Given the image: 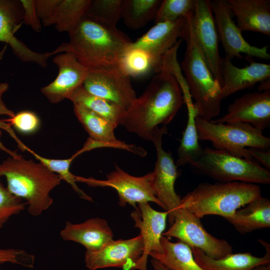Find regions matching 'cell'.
I'll list each match as a JSON object with an SVG mask.
<instances>
[{
    "instance_id": "cell-1",
    "label": "cell",
    "mask_w": 270,
    "mask_h": 270,
    "mask_svg": "<svg viewBox=\"0 0 270 270\" xmlns=\"http://www.w3.org/2000/svg\"><path fill=\"white\" fill-rule=\"evenodd\" d=\"M184 102L178 78L162 69L126 111L120 124L129 132L152 142L158 125L170 123Z\"/></svg>"
},
{
    "instance_id": "cell-2",
    "label": "cell",
    "mask_w": 270,
    "mask_h": 270,
    "mask_svg": "<svg viewBox=\"0 0 270 270\" xmlns=\"http://www.w3.org/2000/svg\"><path fill=\"white\" fill-rule=\"evenodd\" d=\"M68 35L66 52H72L88 71L118 66L132 42L116 28L86 16Z\"/></svg>"
},
{
    "instance_id": "cell-3",
    "label": "cell",
    "mask_w": 270,
    "mask_h": 270,
    "mask_svg": "<svg viewBox=\"0 0 270 270\" xmlns=\"http://www.w3.org/2000/svg\"><path fill=\"white\" fill-rule=\"evenodd\" d=\"M0 176L6 178L10 193L26 201L28 212L34 216L52 206L54 200L50 192L62 180L40 162L26 159L22 155L10 156L0 163Z\"/></svg>"
},
{
    "instance_id": "cell-4",
    "label": "cell",
    "mask_w": 270,
    "mask_h": 270,
    "mask_svg": "<svg viewBox=\"0 0 270 270\" xmlns=\"http://www.w3.org/2000/svg\"><path fill=\"white\" fill-rule=\"evenodd\" d=\"M193 12L186 16V22L182 38L186 50L181 67L190 96L195 101L196 116L210 122L220 110L222 87L208 69L198 46L192 24Z\"/></svg>"
},
{
    "instance_id": "cell-5",
    "label": "cell",
    "mask_w": 270,
    "mask_h": 270,
    "mask_svg": "<svg viewBox=\"0 0 270 270\" xmlns=\"http://www.w3.org/2000/svg\"><path fill=\"white\" fill-rule=\"evenodd\" d=\"M261 188L257 184L232 182H202L182 198L184 208L201 218L207 215L230 216L242 207L260 197Z\"/></svg>"
},
{
    "instance_id": "cell-6",
    "label": "cell",
    "mask_w": 270,
    "mask_h": 270,
    "mask_svg": "<svg viewBox=\"0 0 270 270\" xmlns=\"http://www.w3.org/2000/svg\"><path fill=\"white\" fill-rule=\"evenodd\" d=\"M196 125L198 140L210 141L214 149L239 158L253 160L246 147L263 150L270 147V138L248 123H214L196 116Z\"/></svg>"
},
{
    "instance_id": "cell-7",
    "label": "cell",
    "mask_w": 270,
    "mask_h": 270,
    "mask_svg": "<svg viewBox=\"0 0 270 270\" xmlns=\"http://www.w3.org/2000/svg\"><path fill=\"white\" fill-rule=\"evenodd\" d=\"M196 172L218 182L270 183V172L258 163L224 151L205 148L200 156L189 164Z\"/></svg>"
},
{
    "instance_id": "cell-8",
    "label": "cell",
    "mask_w": 270,
    "mask_h": 270,
    "mask_svg": "<svg viewBox=\"0 0 270 270\" xmlns=\"http://www.w3.org/2000/svg\"><path fill=\"white\" fill-rule=\"evenodd\" d=\"M200 220L186 209L180 208L174 214L172 224L162 236L170 240L176 238L214 259L232 254V247L229 242L209 234Z\"/></svg>"
},
{
    "instance_id": "cell-9",
    "label": "cell",
    "mask_w": 270,
    "mask_h": 270,
    "mask_svg": "<svg viewBox=\"0 0 270 270\" xmlns=\"http://www.w3.org/2000/svg\"><path fill=\"white\" fill-rule=\"evenodd\" d=\"M151 177V172L142 176H132L116 164L114 170L106 175V180L75 176L76 182L84 183L90 186L114 189L118 194V204L122 207L128 204L135 208L138 204L153 202L165 210L152 188Z\"/></svg>"
},
{
    "instance_id": "cell-10",
    "label": "cell",
    "mask_w": 270,
    "mask_h": 270,
    "mask_svg": "<svg viewBox=\"0 0 270 270\" xmlns=\"http://www.w3.org/2000/svg\"><path fill=\"white\" fill-rule=\"evenodd\" d=\"M167 132L166 126L158 128L152 142L156 151L157 159L154 171L151 172L150 183L157 198L168 212V218L170 226L176 211L180 208L182 198L176 192L174 184L178 176L177 166L172 154L162 148V136Z\"/></svg>"
},
{
    "instance_id": "cell-11",
    "label": "cell",
    "mask_w": 270,
    "mask_h": 270,
    "mask_svg": "<svg viewBox=\"0 0 270 270\" xmlns=\"http://www.w3.org/2000/svg\"><path fill=\"white\" fill-rule=\"evenodd\" d=\"M211 8L218 34L226 56L230 60L247 56L268 60L270 58L269 46L258 47L250 45L242 36L241 30L233 20V14L227 0H210Z\"/></svg>"
},
{
    "instance_id": "cell-12",
    "label": "cell",
    "mask_w": 270,
    "mask_h": 270,
    "mask_svg": "<svg viewBox=\"0 0 270 270\" xmlns=\"http://www.w3.org/2000/svg\"><path fill=\"white\" fill-rule=\"evenodd\" d=\"M23 14L20 0H0V42L10 45L14 54L22 62L46 68L48 58L63 52V48L60 46L50 52H38L18 40L14 34L23 24Z\"/></svg>"
},
{
    "instance_id": "cell-13",
    "label": "cell",
    "mask_w": 270,
    "mask_h": 270,
    "mask_svg": "<svg viewBox=\"0 0 270 270\" xmlns=\"http://www.w3.org/2000/svg\"><path fill=\"white\" fill-rule=\"evenodd\" d=\"M193 30L202 55L213 76L222 86V58L218 36L210 0H196L192 16Z\"/></svg>"
},
{
    "instance_id": "cell-14",
    "label": "cell",
    "mask_w": 270,
    "mask_h": 270,
    "mask_svg": "<svg viewBox=\"0 0 270 270\" xmlns=\"http://www.w3.org/2000/svg\"><path fill=\"white\" fill-rule=\"evenodd\" d=\"M82 86L91 94L126 110L137 98L130 77L120 67L89 71Z\"/></svg>"
},
{
    "instance_id": "cell-15",
    "label": "cell",
    "mask_w": 270,
    "mask_h": 270,
    "mask_svg": "<svg viewBox=\"0 0 270 270\" xmlns=\"http://www.w3.org/2000/svg\"><path fill=\"white\" fill-rule=\"evenodd\" d=\"M144 252L140 234L126 240H112L97 251L86 250V266L90 270L115 267L122 270H134Z\"/></svg>"
},
{
    "instance_id": "cell-16",
    "label": "cell",
    "mask_w": 270,
    "mask_h": 270,
    "mask_svg": "<svg viewBox=\"0 0 270 270\" xmlns=\"http://www.w3.org/2000/svg\"><path fill=\"white\" fill-rule=\"evenodd\" d=\"M211 122H246L263 132L270 126V90L247 93L236 98L222 117Z\"/></svg>"
},
{
    "instance_id": "cell-17",
    "label": "cell",
    "mask_w": 270,
    "mask_h": 270,
    "mask_svg": "<svg viewBox=\"0 0 270 270\" xmlns=\"http://www.w3.org/2000/svg\"><path fill=\"white\" fill-rule=\"evenodd\" d=\"M52 62L58 68V74L52 82L42 87L40 92L50 103L58 104L82 86L89 71L68 52L58 54L53 58Z\"/></svg>"
},
{
    "instance_id": "cell-18",
    "label": "cell",
    "mask_w": 270,
    "mask_h": 270,
    "mask_svg": "<svg viewBox=\"0 0 270 270\" xmlns=\"http://www.w3.org/2000/svg\"><path fill=\"white\" fill-rule=\"evenodd\" d=\"M168 216L167 211L156 210L148 202L138 204L131 213L134 226L140 230L144 244V252L136 270H148L146 264L150 254L162 252L160 239L166 228Z\"/></svg>"
},
{
    "instance_id": "cell-19",
    "label": "cell",
    "mask_w": 270,
    "mask_h": 270,
    "mask_svg": "<svg viewBox=\"0 0 270 270\" xmlns=\"http://www.w3.org/2000/svg\"><path fill=\"white\" fill-rule=\"evenodd\" d=\"M73 105L78 120L90 138L95 140L96 148L106 147L121 149L142 157L147 154L146 151L142 148L118 140L114 132L116 127L111 122L82 106L74 104Z\"/></svg>"
},
{
    "instance_id": "cell-20",
    "label": "cell",
    "mask_w": 270,
    "mask_h": 270,
    "mask_svg": "<svg viewBox=\"0 0 270 270\" xmlns=\"http://www.w3.org/2000/svg\"><path fill=\"white\" fill-rule=\"evenodd\" d=\"M186 22L185 16L175 21L156 24L130 47L148 53L158 64L160 72L162 57L176 44L178 38L182 39Z\"/></svg>"
},
{
    "instance_id": "cell-21",
    "label": "cell",
    "mask_w": 270,
    "mask_h": 270,
    "mask_svg": "<svg viewBox=\"0 0 270 270\" xmlns=\"http://www.w3.org/2000/svg\"><path fill=\"white\" fill-rule=\"evenodd\" d=\"M246 58L250 64L242 68L234 66L232 60L226 56L222 58V99L270 78V64L256 62L252 58L247 56Z\"/></svg>"
},
{
    "instance_id": "cell-22",
    "label": "cell",
    "mask_w": 270,
    "mask_h": 270,
    "mask_svg": "<svg viewBox=\"0 0 270 270\" xmlns=\"http://www.w3.org/2000/svg\"><path fill=\"white\" fill-rule=\"evenodd\" d=\"M60 236L64 240L78 242L92 252L100 250L114 240L112 230L107 220L100 218L80 224L66 222Z\"/></svg>"
},
{
    "instance_id": "cell-23",
    "label": "cell",
    "mask_w": 270,
    "mask_h": 270,
    "mask_svg": "<svg viewBox=\"0 0 270 270\" xmlns=\"http://www.w3.org/2000/svg\"><path fill=\"white\" fill-rule=\"evenodd\" d=\"M227 0L241 32H259L270 37V0Z\"/></svg>"
},
{
    "instance_id": "cell-24",
    "label": "cell",
    "mask_w": 270,
    "mask_h": 270,
    "mask_svg": "<svg viewBox=\"0 0 270 270\" xmlns=\"http://www.w3.org/2000/svg\"><path fill=\"white\" fill-rule=\"evenodd\" d=\"M266 249L262 257H258L250 252L230 254L218 259L206 255L198 248L190 246L196 262L204 270H251L254 268L270 263V244L259 240Z\"/></svg>"
},
{
    "instance_id": "cell-25",
    "label": "cell",
    "mask_w": 270,
    "mask_h": 270,
    "mask_svg": "<svg viewBox=\"0 0 270 270\" xmlns=\"http://www.w3.org/2000/svg\"><path fill=\"white\" fill-rule=\"evenodd\" d=\"M240 234L270 228V200L258 197L224 218Z\"/></svg>"
},
{
    "instance_id": "cell-26",
    "label": "cell",
    "mask_w": 270,
    "mask_h": 270,
    "mask_svg": "<svg viewBox=\"0 0 270 270\" xmlns=\"http://www.w3.org/2000/svg\"><path fill=\"white\" fill-rule=\"evenodd\" d=\"M161 253L151 252L150 256L170 270H204L196 261L190 247L178 240L172 242L162 236Z\"/></svg>"
},
{
    "instance_id": "cell-27",
    "label": "cell",
    "mask_w": 270,
    "mask_h": 270,
    "mask_svg": "<svg viewBox=\"0 0 270 270\" xmlns=\"http://www.w3.org/2000/svg\"><path fill=\"white\" fill-rule=\"evenodd\" d=\"M0 128L6 130L16 141L18 147L22 151H26L34 156L39 162L43 164L52 172L60 176L62 180L69 184L73 190L82 199L92 202V197L80 189L76 184V175L70 171V166L76 158L74 154L68 158L63 160L50 159L42 156L24 144L16 136L11 126L3 120H0Z\"/></svg>"
},
{
    "instance_id": "cell-28",
    "label": "cell",
    "mask_w": 270,
    "mask_h": 270,
    "mask_svg": "<svg viewBox=\"0 0 270 270\" xmlns=\"http://www.w3.org/2000/svg\"><path fill=\"white\" fill-rule=\"evenodd\" d=\"M92 0H60L51 16L42 22L44 26H55L68 34L74 30L86 15Z\"/></svg>"
},
{
    "instance_id": "cell-29",
    "label": "cell",
    "mask_w": 270,
    "mask_h": 270,
    "mask_svg": "<svg viewBox=\"0 0 270 270\" xmlns=\"http://www.w3.org/2000/svg\"><path fill=\"white\" fill-rule=\"evenodd\" d=\"M184 102L188 109V120L177 150L178 158L176 163L177 167L189 164L196 160L203 150L198 142L196 125L197 116L191 96L184 98Z\"/></svg>"
},
{
    "instance_id": "cell-30",
    "label": "cell",
    "mask_w": 270,
    "mask_h": 270,
    "mask_svg": "<svg viewBox=\"0 0 270 270\" xmlns=\"http://www.w3.org/2000/svg\"><path fill=\"white\" fill-rule=\"evenodd\" d=\"M66 99L110 120L116 127L121 124L126 111L112 102L91 94L82 86L74 90Z\"/></svg>"
},
{
    "instance_id": "cell-31",
    "label": "cell",
    "mask_w": 270,
    "mask_h": 270,
    "mask_svg": "<svg viewBox=\"0 0 270 270\" xmlns=\"http://www.w3.org/2000/svg\"><path fill=\"white\" fill-rule=\"evenodd\" d=\"M162 0H122L121 18L128 28L137 30L154 20Z\"/></svg>"
},
{
    "instance_id": "cell-32",
    "label": "cell",
    "mask_w": 270,
    "mask_h": 270,
    "mask_svg": "<svg viewBox=\"0 0 270 270\" xmlns=\"http://www.w3.org/2000/svg\"><path fill=\"white\" fill-rule=\"evenodd\" d=\"M119 66L130 77L144 76L152 70L156 73L159 72L158 64L148 53L130 46L122 58Z\"/></svg>"
},
{
    "instance_id": "cell-33",
    "label": "cell",
    "mask_w": 270,
    "mask_h": 270,
    "mask_svg": "<svg viewBox=\"0 0 270 270\" xmlns=\"http://www.w3.org/2000/svg\"><path fill=\"white\" fill-rule=\"evenodd\" d=\"M122 0H92L86 16L116 28L121 18Z\"/></svg>"
},
{
    "instance_id": "cell-34",
    "label": "cell",
    "mask_w": 270,
    "mask_h": 270,
    "mask_svg": "<svg viewBox=\"0 0 270 270\" xmlns=\"http://www.w3.org/2000/svg\"><path fill=\"white\" fill-rule=\"evenodd\" d=\"M196 0H164L156 14V24L175 21L185 16L190 12H194Z\"/></svg>"
},
{
    "instance_id": "cell-35",
    "label": "cell",
    "mask_w": 270,
    "mask_h": 270,
    "mask_svg": "<svg viewBox=\"0 0 270 270\" xmlns=\"http://www.w3.org/2000/svg\"><path fill=\"white\" fill-rule=\"evenodd\" d=\"M26 202L10 193L0 180V228L14 215L25 208Z\"/></svg>"
},
{
    "instance_id": "cell-36",
    "label": "cell",
    "mask_w": 270,
    "mask_h": 270,
    "mask_svg": "<svg viewBox=\"0 0 270 270\" xmlns=\"http://www.w3.org/2000/svg\"><path fill=\"white\" fill-rule=\"evenodd\" d=\"M8 122L19 132L24 134H31L38 130L40 126L38 116L30 110H22L15 114L14 116L4 120Z\"/></svg>"
},
{
    "instance_id": "cell-37",
    "label": "cell",
    "mask_w": 270,
    "mask_h": 270,
    "mask_svg": "<svg viewBox=\"0 0 270 270\" xmlns=\"http://www.w3.org/2000/svg\"><path fill=\"white\" fill-rule=\"evenodd\" d=\"M34 262V256L24 250L0 248V264L10 262L33 268Z\"/></svg>"
},
{
    "instance_id": "cell-38",
    "label": "cell",
    "mask_w": 270,
    "mask_h": 270,
    "mask_svg": "<svg viewBox=\"0 0 270 270\" xmlns=\"http://www.w3.org/2000/svg\"><path fill=\"white\" fill-rule=\"evenodd\" d=\"M20 1L23 8V24L30 26L34 30L40 32L42 24L36 11L35 0Z\"/></svg>"
},
{
    "instance_id": "cell-39",
    "label": "cell",
    "mask_w": 270,
    "mask_h": 270,
    "mask_svg": "<svg viewBox=\"0 0 270 270\" xmlns=\"http://www.w3.org/2000/svg\"><path fill=\"white\" fill-rule=\"evenodd\" d=\"M9 88V85L6 82L0 83V115H5L10 117L13 118L15 114L10 109H9L4 102L2 97L4 94L6 92ZM2 132L0 130V150L8 154L12 158H18L21 155L18 154L16 151L12 150L7 148L0 140Z\"/></svg>"
},
{
    "instance_id": "cell-40",
    "label": "cell",
    "mask_w": 270,
    "mask_h": 270,
    "mask_svg": "<svg viewBox=\"0 0 270 270\" xmlns=\"http://www.w3.org/2000/svg\"><path fill=\"white\" fill-rule=\"evenodd\" d=\"M60 0H35L36 9L42 22L52 14Z\"/></svg>"
},
{
    "instance_id": "cell-41",
    "label": "cell",
    "mask_w": 270,
    "mask_h": 270,
    "mask_svg": "<svg viewBox=\"0 0 270 270\" xmlns=\"http://www.w3.org/2000/svg\"><path fill=\"white\" fill-rule=\"evenodd\" d=\"M248 150L252 160L270 170V150H263L256 148H249Z\"/></svg>"
},
{
    "instance_id": "cell-42",
    "label": "cell",
    "mask_w": 270,
    "mask_h": 270,
    "mask_svg": "<svg viewBox=\"0 0 270 270\" xmlns=\"http://www.w3.org/2000/svg\"><path fill=\"white\" fill-rule=\"evenodd\" d=\"M150 262L154 270H170L164 266L159 261L154 258H152Z\"/></svg>"
},
{
    "instance_id": "cell-43",
    "label": "cell",
    "mask_w": 270,
    "mask_h": 270,
    "mask_svg": "<svg viewBox=\"0 0 270 270\" xmlns=\"http://www.w3.org/2000/svg\"><path fill=\"white\" fill-rule=\"evenodd\" d=\"M258 88L260 92L270 90V78L260 82Z\"/></svg>"
},
{
    "instance_id": "cell-44",
    "label": "cell",
    "mask_w": 270,
    "mask_h": 270,
    "mask_svg": "<svg viewBox=\"0 0 270 270\" xmlns=\"http://www.w3.org/2000/svg\"><path fill=\"white\" fill-rule=\"evenodd\" d=\"M251 270H270V263L256 266Z\"/></svg>"
},
{
    "instance_id": "cell-45",
    "label": "cell",
    "mask_w": 270,
    "mask_h": 270,
    "mask_svg": "<svg viewBox=\"0 0 270 270\" xmlns=\"http://www.w3.org/2000/svg\"><path fill=\"white\" fill-rule=\"evenodd\" d=\"M6 45L7 44L4 46V48H2V50L0 51V61L2 60V58L3 56H4V54L6 51V48H7Z\"/></svg>"
}]
</instances>
